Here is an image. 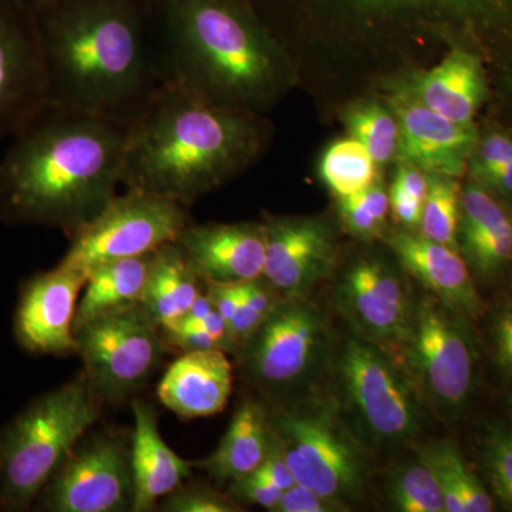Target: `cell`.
<instances>
[{"label":"cell","mask_w":512,"mask_h":512,"mask_svg":"<svg viewBox=\"0 0 512 512\" xmlns=\"http://www.w3.org/2000/svg\"><path fill=\"white\" fill-rule=\"evenodd\" d=\"M130 123L45 103L0 160V222L69 237L117 195Z\"/></svg>","instance_id":"obj_1"},{"label":"cell","mask_w":512,"mask_h":512,"mask_svg":"<svg viewBox=\"0 0 512 512\" xmlns=\"http://www.w3.org/2000/svg\"><path fill=\"white\" fill-rule=\"evenodd\" d=\"M46 103L131 123L160 86L153 28L133 0H39Z\"/></svg>","instance_id":"obj_2"},{"label":"cell","mask_w":512,"mask_h":512,"mask_svg":"<svg viewBox=\"0 0 512 512\" xmlns=\"http://www.w3.org/2000/svg\"><path fill=\"white\" fill-rule=\"evenodd\" d=\"M153 52L160 84L244 113L291 80L284 49L241 0H163Z\"/></svg>","instance_id":"obj_3"},{"label":"cell","mask_w":512,"mask_h":512,"mask_svg":"<svg viewBox=\"0 0 512 512\" xmlns=\"http://www.w3.org/2000/svg\"><path fill=\"white\" fill-rule=\"evenodd\" d=\"M264 143L255 114L160 84L130 123L121 184L190 207L254 163Z\"/></svg>","instance_id":"obj_4"},{"label":"cell","mask_w":512,"mask_h":512,"mask_svg":"<svg viewBox=\"0 0 512 512\" xmlns=\"http://www.w3.org/2000/svg\"><path fill=\"white\" fill-rule=\"evenodd\" d=\"M101 402L80 375L40 394L0 430V510L35 505L73 448L99 421Z\"/></svg>","instance_id":"obj_5"},{"label":"cell","mask_w":512,"mask_h":512,"mask_svg":"<svg viewBox=\"0 0 512 512\" xmlns=\"http://www.w3.org/2000/svg\"><path fill=\"white\" fill-rule=\"evenodd\" d=\"M269 424L296 484L345 511L365 495L370 477L366 446L346 423L335 397L279 404L269 410Z\"/></svg>","instance_id":"obj_6"},{"label":"cell","mask_w":512,"mask_h":512,"mask_svg":"<svg viewBox=\"0 0 512 512\" xmlns=\"http://www.w3.org/2000/svg\"><path fill=\"white\" fill-rule=\"evenodd\" d=\"M332 359L336 403L366 447L400 446L420 433L423 397L386 349L353 335Z\"/></svg>","instance_id":"obj_7"},{"label":"cell","mask_w":512,"mask_h":512,"mask_svg":"<svg viewBox=\"0 0 512 512\" xmlns=\"http://www.w3.org/2000/svg\"><path fill=\"white\" fill-rule=\"evenodd\" d=\"M242 375L284 399L308 387L332 359L328 320L308 298H282L237 350Z\"/></svg>","instance_id":"obj_8"},{"label":"cell","mask_w":512,"mask_h":512,"mask_svg":"<svg viewBox=\"0 0 512 512\" xmlns=\"http://www.w3.org/2000/svg\"><path fill=\"white\" fill-rule=\"evenodd\" d=\"M468 322L433 295L426 296L416 303L402 348L421 397L447 419L466 410L476 383V342Z\"/></svg>","instance_id":"obj_9"},{"label":"cell","mask_w":512,"mask_h":512,"mask_svg":"<svg viewBox=\"0 0 512 512\" xmlns=\"http://www.w3.org/2000/svg\"><path fill=\"white\" fill-rule=\"evenodd\" d=\"M83 375L101 403L120 404L147 386L163 360L161 330L141 306L109 313L74 332Z\"/></svg>","instance_id":"obj_10"},{"label":"cell","mask_w":512,"mask_h":512,"mask_svg":"<svg viewBox=\"0 0 512 512\" xmlns=\"http://www.w3.org/2000/svg\"><path fill=\"white\" fill-rule=\"evenodd\" d=\"M190 222L188 205L150 192L127 190L70 237L72 244L60 264L87 274L107 262L151 254L177 242Z\"/></svg>","instance_id":"obj_11"},{"label":"cell","mask_w":512,"mask_h":512,"mask_svg":"<svg viewBox=\"0 0 512 512\" xmlns=\"http://www.w3.org/2000/svg\"><path fill=\"white\" fill-rule=\"evenodd\" d=\"M131 437L116 431L89 433L50 478L35 505L49 512L133 510Z\"/></svg>","instance_id":"obj_12"},{"label":"cell","mask_w":512,"mask_h":512,"mask_svg":"<svg viewBox=\"0 0 512 512\" xmlns=\"http://www.w3.org/2000/svg\"><path fill=\"white\" fill-rule=\"evenodd\" d=\"M335 305L356 336L386 350H402L416 309L403 276L376 255L360 256L339 276Z\"/></svg>","instance_id":"obj_13"},{"label":"cell","mask_w":512,"mask_h":512,"mask_svg":"<svg viewBox=\"0 0 512 512\" xmlns=\"http://www.w3.org/2000/svg\"><path fill=\"white\" fill-rule=\"evenodd\" d=\"M340 22L365 29L481 32L512 22V0H308Z\"/></svg>","instance_id":"obj_14"},{"label":"cell","mask_w":512,"mask_h":512,"mask_svg":"<svg viewBox=\"0 0 512 512\" xmlns=\"http://www.w3.org/2000/svg\"><path fill=\"white\" fill-rule=\"evenodd\" d=\"M86 279V272L59 264L23 282L13 322L20 348L36 356L77 352L73 323Z\"/></svg>","instance_id":"obj_15"},{"label":"cell","mask_w":512,"mask_h":512,"mask_svg":"<svg viewBox=\"0 0 512 512\" xmlns=\"http://www.w3.org/2000/svg\"><path fill=\"white\" fill-rule=\"evenodd\" d=\"M265 225L264 278L282 298H308L332 274L336 239L325 221L309 217H274Z\"/></svg>","instance_id":"obj_16"},{"label":"cell","mask_w":512,"mask_h":512,"mask_svg":"<svg viewBox=\"0 0 512 512\" xmlns=\"http://www.w3.org/2000/svg\"><path fill=\"white\" fill-rule=\"evenodd\" d=\"M46 103V80L32 13L0 0V141Z\"/></svg>","instance_id":"obj_17"},{"label":"cell","mask_w":512,"mask_h":512,"mask_svg":"<svg viewBox=\"0 0 512 512\" xmlns=\"http://www.w3.org/2000/svg\"><path fill=\"white\" fill-rule=\"evenodd\" d=\"M390 109L400 127V161L419 167L426 174L457 178L467 170L477 147L474 126H463L434 113L409 89L394 93Z\"/></svg>","instance_id":"obj_18"},{"label":"cell","mask_w":512,"mask_h":512,"mask_svg":"<svg viewBox=\"0 0 512 512\" xmlns=\"http://www.w3.org/2000/svg\"><path fill=\"white\" fill-rule=\"evenodd\" d=\"M177 244L204 282L238 285L264 275V221L204 225L190 222Z\"/></svg>","instance_id":"obj_19"},{"label":"cell","mask_w":512,"mask_h":512,"mask_svg":"<svg viewBox=\"0 0 512 512\" xmlns=\"http://www.w3.org/2000/svg\"><path fill=\"white\" fill-rule=\"evenodd\" d=\"M389 244L400 265L426 286L434 298L467 319L477 318L481 298L460 249L413 232H396Z\"/></svg>","instance_id":"obj_20"},{"label":"cell","mask_w":512,"mask_h":512,"mask_svg":"<svg viewBox=\"0 0 512 512\" xmlns=\"http://www.w3.org/2000/svg\"><path fill=\"white\" fill-rule=\"evenodd\" d=\"M232 384L234 372L227 353L198 350L183 353L168 367L157 396L180 419H204L224 412Z\"/></svg>","instance_id":"obj_21"},{"label":"cell","mask_w":512,"mask_h":512,"mask_svg":"<svg viewBox=\"0 0 512 512\" xmlns=\"http://www.w3.org/2000/svg\"><path fill=\"white\" fill-rule=\"evenodd\" d=\"M131 409L134 416L131 436L134 503L131 511H156L161 500L191 477L194 466L167 446L158 427L156 409L150 403L136 400Z\"/></svg>","instance_id":"obj_22"},{"label":"cell","mask_w":512,"mask_h":512,"mask_svg":"<svg viewBox=\"0 0 512 512\" xmlns=\"http://www.w3.org/2000/svg\"><path fill=\"white\" fill-rule=\"evenodd\" d=\"M457 242L471 271L480 278H495L512 261V218L477 181L461 191Z\"/></svg>","instance_id":"obj_23"},{"label":"cell","mask_w":512,"mask_h":512,"mask_svg":"<svg viewBox=\"0 0 512 512\" xmlns=\"http://www.w3.org/2000/svg\"><path fill=\"white\" fill-rule=\"evenodd\" d=\"M407 89L434 113L463 126H473L487 94L480 59L458 47L429 72L419 74Z\"/></svg>","instance_id":"obj_24"},{"label":"cell","mask_w":512,"mask_h":512,"mask_svg":"<svg viewBox=\"0 0 512 512\" xmlns=\"http://www.w3.org/2000/svg\"><path fill=\"white\" fill-rule=\"evenodd\" d=\"M269 437V410L258 400H244L235 410L220 446L210 456L192 464L214 480L232 483L261 466Z\"/></svg>","instance_id":"obj_25"},{"label":"cell","mask_w":512,"mask_h":512,"mask_svg":"<svg viewBox=\"0 0 512 512\" xmlns=\"http://www.w3.org/2000/svg\"><path fill=\"white\" fill-rule=\"evenodd\" d=\"M205 291V282L177 242L154 252L140 306L158 328L173 325Z\"/></svg>","instance_id":"obj_26"},{"label":"cell","mask_w":512,"mask_h":512,"mask_svg":"<svg viewBox=\"0 0 512 512\" xmlns=\"http://www.w3.org/2000/svg\"><path fill=\"white\" fill-rule=\"evenodd\" d=\"M154 252L119 259L87 272L74 315L73 332L86 323L140 305L146 289Z\"/></svg>","instance_id":"obj_27"},{"label":"cell","mask_w":512,"mask_h":512,"mask_svg":"<svg viewBox=\"0 0 512 512\" xmlns=\"http://www.w3.org/2000/svg\"><path fill=\"white\" fill-rule=\"evenodd\" d=\"M417 453L439 481L446 512L494 511L490 491L471 470L456 443L431 441L421 446Z\"/></svg>","instance_id":"obj_28"},{"label":"cell","mask_w":512,"mask_h":512,"mask_svg":"<svg viewBox=\"0 0 512 512\" xmlns=\"http://www.w3.org/2000/svg\"><path fill=\"white\" fill-rule=\"evenodd\" d=\"M343 123L350 137L366 148L377 165L399 157V120L390 107L375 100L357 101L343 111Z\"/></svg>","instance_id":"obj_29"},{"label":"cell","mask_w":512,"mask_h":512,"mask_svg":"<svg viewBox=\"0 0 512 512\" xmlns=\"http://www.w3.org/2000/svg\"><path fill=\"white\" fill-rule=\"evenodd\" d=\"M320 177L338 198L365 191L377 181V164L355 138L336 141L320 160Z\"/></svg>","instance_id":"obj_30"},{"label":"cell","mask_w":512,"mask_h":512,"mask_svg":"<svg viewBox=\"0 0 512 512\" xmlns=\"http://www.w3.org/2000/svg\"><path fill=\"white\" fill-rule=\"evenodd\" d=\"M429 188L421 214L420 234L431 241L458 248L461 188L456 178L427 174Z\"/></svg>","instance_id":"obj_31"},{"label":"cell","mask_w":512,"mask_h":512,"mask_svg":"<svg viewBox=\"0 0 512 512\" xmlns=\"http://www.w3.org/2000/svg\"><path fill=\"white\" fill-rule=\"evenodd\" d=\"M387 498L400 512H446L439 481L420 458L393 471L387 483Z\"/></svg>","instance_id":"obj_32"},{"label":"cell","mask_w":512,"mask_h":512,"mask_svg":"<svg viewBox=\"0 0 512 512\" xmlns=\"http://www.w3.org/2000/svg\"><path fill=\"white\" fill-rule=\"evenodd\" d=\"M481 463L491 491L512 511V424L488 426L481 439Z\"/></svg>","instance_id":"obj_33"},{"label":"cell","mask_w":512,"mask_h":512,"mask_svg":"<svg viewBox=\"0 0 512 512\" xmlns=\"http://www.w3.org/2000/svg\"><path fill=\"white\" fill-rule=\"evenodd\" d=\"M339 211L343 224L356 237H379L390 212L389 194L377 180L359 194L339 198Z\"/></svg>","instance_id":"obj_34"},{"label":"cell","mask_w":512,"mask_h":512,"mask_svg":"<svg viewBox=\"0 0 512 512\" xmlns=\"http://www.w3.org/2000/svg\"><path fill=\"white\" fill-rule=\"evenodd\" d=\"M157 510L163 512H238L242 511L229 495L221 494L211 485L188 483L160 501Z\"/></svg>","instance_id":"obj_35"},{"label":"cell","mask_w":512,"mask_h":512,"mask_svg":"<svg viewBox=\"0 0 512 512\" xmlns=\"http://www.w3.org/2000/svg\"><path fill=\"white\" fill-rule=\"evenodd\" d=\"M471 173L477 183H483L495 171L512 161V140L505 134L494 133L477 143L471 157Z\"/></svg>","instance_id":"obj_36"},{"label":"cell","mask_w":512,"mask_h":512,"mask_svg":"<svg viewBox=\"0 0 512 512\" xmlns=\"http://www.w3.org/2000/svg\"><path fill=\"white\" fill-rule=\"evenodd\" d=\"M229 497L238 504L258 505L268 511H275L284 491L261 476L258 471L238 478L231 483Z\"/></svg>","instance_id":"obj_37"},{"label":"cell","mask_w":512,"mask_h":512,"mask_svg":"<svg viewBox=\"0 0 512 512\" xmlns=\"http://www.w3.org/2000/svg\"><path fill=\"white\" fill-rule=\"evenodd\" d=\"M345 511L338 504L320 497L303 485L295 484L284 491L274 512H335Z\"/></svg>","instance_id":"obj_38"},{"label":"cell","mask_w":512,"mask_h":512,"mask_svg":"<svg viewBox=\"0 0 512 512\" xmlns=\"http://www.w3.org/2000/svg\"><path fill=\"white\" fill-rule=\"evenodd\" d=\"M255 471H258L261 476L268 478L271 483L281 488L282 491L288 490V488L296 484L288 461H286L284 451H282L281 444L276 440L272 429L264 461Z\"/></svg>","instance_id":"obj_39"},{"label":"cell","mask_w":512,"mask_h":512,"mask_svg":"<svg viewBox=\"0 0 512 512\" xmlns=\"http://www.w3.org/2000/svg\"><path fill=\"white\" fill-rule=\"evenodd\" d=\"M495 362L512 377V303L498 313L493 330Z\"/></svg>","instance_id":"obj_40"},{"label":"cell","mask_w":512,"mask_h":512,"mask_svg":"<svg viewBox=\"0 0 512 512\" xmlns=\"http://www.w3.org/2000/svg\"><path fill=\"white\" fill-rule=\"evenodd\" d=\"M238 286L239 291H241L248 305L251 306L255 312H258L259 315L264 316V318L272 312V309H274L282 299L279 292L266 281L264 276L244 282V284H238Z\"/></svg>","instance_id":"obj_41"},{"label":"cell","mask_w":512,"mask_h":512,"mask_svg":"<svg viewBox=\"0 0 512 512\" xmlns=\"http://www.w3.org/2000/svg\"><path fill=\"white\" fill-rule=\"evenodd\" d=\"M389 198L394 221L400 222L407 228L419 227L421 214H423V202L414 200L394 185L390 187Z\"/></svg>","instance_id":"obj_42"},{"label":"cell","mask_w":512,"mask_h":512,"mask_svg":"<svg viewBox=\"0 0 512 512\" xmlns=\"http://www.w3.org/2000/svg\"><path fill=\"white\" fill-rule=\"evenodd\" d=\"M394 187L406 192L407 195L413 197L414 200L423 202L426 200L427 188H429V180L427 174L419 167L410 163H404L397 168L396 175H394Z\"/></svg>","instance_id":"obj_43"},{"label":"cell","mask_w":512,"mask_h":512,"mask_svg":"<svg viewBox=\"0 0 512 512\" xmlns=\"http://www.w3.org/2000/svg\"><path fill=\"white\" fill-rule=\"evenodd\" d=\"M212 309H214V306H212L210 298H208L207 291H204L197 299H195L194 303H192L190 311L185 313L184 318L178 320V322L201 323L202 320L210 315Z\"/></svg>","instance_id":"obj_44"},{"label":"cell","mask_w":512,"mask_h":512,"mask_svg":"<svg viewBox=\"0 0 512 512\" xmlns=\"http://www.w3.org/2000/svg\"><path fill=\"white\" fill-rule=\"evenodd\" d=\"M480 184L488 185V187L503 192L505 195H512V161L500 170L495 171L490 177L485 178L483 183Z\"/></svg>","instance_id":"obj_45"},{"label":"cell","mask_w":512,"mask_h":512,"mask_svg":"<svg viewBox=\"0 0 512 512\" xmlns=\"http://www.w3.org/2000/svg\"><path fill=\"white\" fill-rule=\"evenodd\" d=\"M510 404H511V407H512V393H511V397H510Z\"/></svg>","instance_id":"obj_46"}]
</instances>
